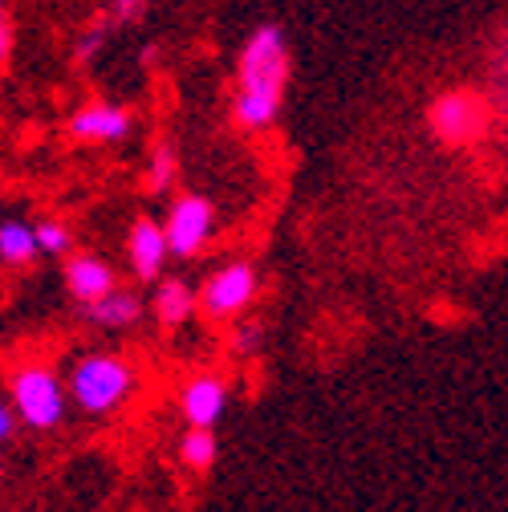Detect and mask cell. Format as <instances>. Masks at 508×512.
<instances>
[{
  "instance_id": "6da1fadb",
  "label": "cell",
  "mask_w": 508,
  "mask_h": 512,
  "mask_svg": "<svg viewBox=\"0 0 508 512\" xmlns=\"http://www.w3.org/2000/svg\"><path fill=\"white\" fill-rule=\"evenodd\" d=\"M289 82V45L277 25H261L240 49L236 66V98H232V118L244 131H265L281 114Z\"/></svg>"
},
{
  "instance_id": "7a4b0ae2",
  "label": "cell",
  "mask_w": 508,
  "mask_h": 512,
  "mask_svg": "<svg viewBox=\"0 0 508 512\" xmlns=\"http://www.w3.org/2000/svg\"><path fill=\"white\" fill-rule=\"evenodd\" d=\"M139 374L118 354H86L70 366V399L86 415H110L135 395Z\"/></svg>"
},
{
  "instance_id": "3957f363",
  "label": "cell",
  "mask_w": 508,
  "mask_h": 512,
  "mask_svg": "<svg viewBox=\"0 0 508 512\" xmlns=\"http://www.w3.org/2000/svg\"><path fill=\"white\" fill-rule=\"evenodd\" d=\"M427 122H431L439 143L472 147L488 135V126H492V102L480 90H448V94H439L431 102Z\"/></svg>"
},
{
  "instance_id": "277c9868",
  "label": "cell",
  "mask_w": 508,
  "mask_h": 512,
  "mask_svg": "<svg viewBox=\"0 0 508 512\" xmlns=\"http://www.w3.org/2000/svg\"><path fill=\"white\" fill-rule=\"evenodd\" d=\"M9 395L17 419L29 423L33 431H49L66 415V391H61V378L49 366H21L9 382Z\"/></svg>"
},
{
  "instance_id": "5b68a950",
  "label": "cell",
  "mask_w": 508,
  "mask_h": 512,
  "mask_svg": "<svg viewBox=\"0 0 508 512\" xmlns=\"http://www.w3.org/2000/svg\"><path fill=\"white\" fill-rule=\"evenodd\" d=\"M261 293V277L248 261H228L224 269H216L204 289H200V309L212 317V322H232L240 317Z\"/></svg>"
},
{
  "instance_id": "8992f818",
  "label": "cell",
  "mask_w": 508,
  "mask_h": 512,
  "mask_svg": "<svg viewBox=\"0 0 508 512\" xmlns=\"http://www.w3.org/2000/svg\"><path fill=\"white\" fill-rule=\"evenodd\" d=\"M163 228H167V244H171V256H200L204 248H208V240H212V232H216V212H212V204L204 200V196H179L171 208H167V220H163Z\"/></svg>"
},
{
  "instance_id": "52a82bcc",
  "label": "cell",
  "mask_w": 508,
  "mask_h": 512,
  "mask_svg": "<svg viewBox=\"0 0 508 512\" xmlns=\"http://www.w3.org/2000/svg\"><path fill=\"white\" fill-rule=\"evenodd\" d=\"M126 256H131V269H135L139 281H159L167 256H171L167 228L151 216H139L131 224V232H126Z\"/></svg>"
},
{
  "instance_id": "ba28073f",
  "label": "cell",
  "mask_w": 508,
  "mask_h": 512,
  "mask_svg": "<svg viewBox=\"0 0 508 512\" xmlns=\"http://www.w3.org/2000/svg\"><path fill=\"white\" fill-rule=\"evenodd\" d=\"M70 135L78 143H98V147L122 143L131 135V110L114 106V102H90L70 118Z\"/></svg>"
},
{
  "instance_id": "9c48e42d",
  "label": "cell",
  "mask_w": 508,
  "mask_h": 512,
  "mask_svg": "<svg viewBox=\"0 0 508 512\" xmlns=\"http://www.w3.org/2000/svg\"><path fill=\"white\" fill-rule=\"evenodd\" d=\"M228 407V382L220 374H196L179 395V411L187 427H216Z\"/></svg>"
},
{
  "instance_id": "30bf717a",
  "label": "cell",
  "mask_w": 508,
  "mask_h": 512,
  "mask_svg": "<svg viewBox=\"0 0 508 512\" xmlns=\"http://www.w3.org/2000/svg\"><path fill=\"white\" fill-rule=\"evenodd\" d=\"M66 289H70L82 305H94L98 297H106L110 289H118V281H114V269L102 261V256L70 252V256H66Z\"/></svg>"
},
{
  "instance_id": "8fae6325",
  "label": "cell",
  "mask_w": 508,
  "mask_h": 512,
  "mask_svg": "<svg viewBox=\"0 0 508 512\" xmlns=\"http://www.w3.org/2000/svg\"><path fill=\"white\" fill-rule=\"evenodd\" d=\"M86 313H90L94 326L122 330V326H135V322H139L143 301H139V293H131V289H110L106 297H98L94 305H86Z\"/></svg>"
},
{
  "instance_id": "7c38bea8",
  "label": "cell",
  "mask_w": 508,
  "mask_h": 512,
  "mask_svg": "<svg viewBox=\"0 0 508 512\" xmlns=\"http://www.w3.org/2000/svg\"><path fill=\"white\" fill-rule=\"evenodd\" d=\"M155 317L163 326H183L187 317L196 313V305H200V297H196V289L187 285V281H179V277H167L159 289H155Z\"/></svg>"
},
{
  "instance_id": "4fadbf2b",
  "label": "cell",
  "mask_w": 508,
  "mask_h": 512,
  "mask_svg": "<svg viewBox=\"0 0 508 512\" xmlns=\"http://www.w3.org/2000/svg\"><path fill=\"white\" fill-rule=\"evenodd\" d=\"M33 256H41L37 228H29L21 220L0 224V261H5V265H33Z\"/></svg>"
},
{
  "instance_id": "5bb4252c",
  "label": "cell",
  "mask_w": 508,
  "mask_h": 512,
  "mask_svg": "<svg viewBox=\"0 0 508 512\" xmlns=\"http://www.w3.org/2000/svg\"><path fill=\"white\" fill-rule=\"evenodd\" d=\"M179 460L192 472H208L216 464V435L212 427H187L179 439Z\"/></svg>"
},
{
  "instance_id": "9a60e30c",
  "label": "cell",
  "mask_w": 508,
  "mask_h": 512,
  "mask_svg": "<svg viewBox=\"0 0 508 512\" xmlns=\"http://www.w3.org/2000/svg\"><path fill=\"white\" fill-rule=\"evenodd\" d=\"M37 244L45 256H66L74 248V232L66 224H57V220H41L37 224Z\"/></svg>"
},
{
  "instance_id": "2e32d148",
  "label": "cell",
  "mask_w": 508,
  "mask_h": 512,
  "mask_svg": "<svg viewBox=\"0 0 508 512\" xmlns=\"http://www.w3.org/2000/svg\"><path fill=\"white\" fill-rule=\"evenodd\" d=\"M175 171H179L175 151H171V147H155L151 167H147V187H151V191H167V187L175 183Z\"/></svg>"
},
{
  "instance_id": "e0dca14e",
  "label": "cell",
  "mask_w": 508,
  "mask_h": 512,
  "mask_svg": "<svg viewBox=\"0 0 508 512\" xmlns=\"http://www.w3.org/2000/svg\"><path fill=\"white\" fill-rule=\"evenodd\" d=\"M106 33H110V25H106V21L90 25V29L78 37V49H74V53H78V61H90V57H94V53L106 45Z\"/></svg>"
},
{
  "instance_id": "ac0fdd59",
  "label": "cell",
  "mask_w": 508,
  "mask_h": 512,
  "mask_svg": "<svg viewBox=\"0 0 508 512\" xmlns=\"http://www.w3.org/2000/svg\"><path fill=\"white\" fill-rule=\"evenodd\" d=\"M147 5L151 0H110V21L114 25H131V21H139L147 13Z\"/></svg>"
},
{
  "instance_id": "d6986e66",
  "label": "cell",
  "mask_w": 508,
  "mask_h": 512,
  "mask_svg": "<svg viewBox=\"0 0 508 512\" xmlns=\"http://www.w3.org/2000/svg\"><path fill=\"white\" fill-rule=\"evenodd\" d=\"M261 326H236V334H232V350L236 354H252V350H257L261 346Z\"/></svg>"
},
{
  "instance_id": "ffe728a7",
  "label": "cell",
  "mask_w": 508,
  "mask_h": 512,
  "mask_svg": "<svg viewBox=\"0 0 508 512\" xmlns=\"http://www.w3.org/2000/svg\"><path fill=\"white\" fill-rule=\"evenodd\" d=\"M13 423H17V407H5V403H0V443L13 435Z\"/></svg>"
},
{
  "instance_id": "44dd1931",
  "label": "cell",
  "mask_w": 508,
  "mask_h": 512,
  "mask_svg": "<svg viewBox=\"0 0 508 512\" xmlns=\"http://www.w3.org/2000/svg\"><path fill=\"white\" fill-rule=\"evenodd\" d=\"M9 57V13H5V5H0V61Z\"/></svg>"
}]
</instances>
